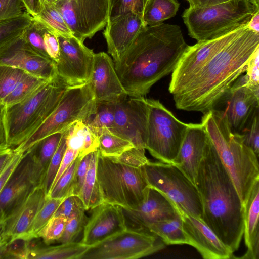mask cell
I'll return each instance as SVG.
<instances>
[{
    "mask_svg": "<svg viewBox=\"0 0 259 259\" xmlns=\"http://www.w3.org/2000/svg\"><path fill=\"white\" fill-rule=\"evenodd\" d=\"M189 45L180 27L162 23L142 28L120 59L114 62L128 96L144 97L174 70Z\"/></svg>",
    "mask_w": 259,
    "mask_h": 259,
    "instance_id": "6da1fadb",
    "label": "cell"
},
{
    "mask_svg": "<svg viewBox=\"0 0 259 259\" xmlns=\"http://www.w3.org/2000/svg\"><path fill=\"white\" fill-rule=\"evenodd\" d=\"M259 48V33L247 26L218 52L182 91L172 96L176 108L203 114L214 109Z\"/></svg>",
    "mask_w": 259,
    "mask_h": 259,
    "instance_id": "7a4b0ae2",
    "label": "cell"
},
{
    "mask_svg": "<svg viewBox=\"0 0 259 259\" xmlns=\"http://www.w3.org/2000/svg\"><path fill=\"white\" fill-rule=\"evenodd\" d=\"M195 185L202 205L201 219L234 253L243 234V204L211 140L197 169Z\"/></svg>",
    "mask_w": 259,
    "mask_h": 259,
    "instance_id": "3957f363",
    "label": "cell"
},
{
    "mask_svg": "<svg viewBox=\"0 0 259 259\" xmlns=\"http://www.w3.org/2000/svg\"><path fill=\"white\" fill-rule=\"evenodd\" d=\"M201 123L244 204L259 181L258 157L244 144L241 134L232 132L221 110L214 109L203 114Z\"/></svg>",
    "mask_w": 259,
    "mask_h": 259,
    "instance_id": "277c9868",
    "label": "cell"
},
{
    "mask_svg": "<svg viewBox=\"0 0 259 259\" xmlns=\"http://www.w3.org/2000/svg\"><path fill=\"white\" fill-rule=\"evenodd\" d=\"M68 86L57 76L26 99L5 107L4 121L8 146L16 147L31 136L57 106Z\"/></svg>",
    "mask_w": 259,
    "mask_h": 259,
    "instance_id": "5b68a950",
    "label": "cell"
},
{
    "mask_svg": "<svg viewBox=\"0 0 259 259\" xmlns=\"http://www.w3.org/2000/svg\"><path fill=\"white\" fill-rule=\"evenodd\" d=\"M258 1L229 0L206 7H189L182 18L190 37L212 39L245 27L259 11Z\"/></svg>",
    "mask_w": 259,
    "mask_h": 259,
    "instance_id": "8992f818",
    "label": "cell"
},
{
    "mask_svg": "<svg viewBox=\"0 0 259 259\" xmlns=\"http://www.w3.org/2000/svg\"><path fill=\"white\" fill-rule=\"evenodd\" d=\"M97 177L103 202L134 209L144 201L149 188L142 166L105 157L98 151Z\"/></svg>",
    "mask_w": 259,
    "mask_h": 259,
    "instance_id": "52a82bcc",
    "label": "cell"
},
{
    "mask_svg": "<svg viewBox=\"0 0 259 259\" xmlns=\"http://www.w3.org/2000/svg\"><path fill=\"white\" fill-rule=\"evenodd\" d=\"M96 101L89 82L68 87L56 108L26 140L13 149L24 154L38 141L51 134L63 132L75 122L84 121L93 112Z\"/></svg>",
    "mask_w": 259,
    "mask_h": 259,
    "instance_id": "ba28073f",
    "label": "cell"
},
{
    "mask_svg": "<svg viewBox=\"0 0 259 259\" xmlns=\"http://www.w3.org/2000/svg\"><path fill=\"white\" fill-rule=\"evenodd\" d=\"M147 100L148 115L145 148L159 161L173 164L189 123L177 119L159 100Z\"/></svg>",
    "mask_w": 259,
    "mask_h": 259,
    "instance_id": "9c48e42d",
    "label": "cell"
},
{
    "mask_svg": "<svg viewBox=\"0 0 259 259\" xmlns=\"http://www.w3.org/2000/svg\"><path fill=\"white\" fill-rule=\"evenodd\" d=\"M148 186L184 211L202 218V205L195 185L176 165L149 160L142 166Z\"/></svg>",
    "mask_w": 259,
    "mask_h": 259,
    "instance_id": "30bf717a",
    "label": "cell"
},
{
    "mask_svg": "<svg viewBox=\"0 0 259 259\" xmlns=\"http://www.w3.org/2000/svg\"><path fill=\"white\" fill-rule=\"evenodd\" d=\"M165 245L150 232L127 228L90 246L80 259H137L163 249Z\"/></svg>",
    "mask_w": 259,
    "mask_h": 259,
    "instance_id": "8fae6325",
    "label": "cell"
},
{
    "mask_svg": "<svg viewBox=\"0 0 259 259\" xmlns=\"http://www.w3.org/2000/svg\"><path fill=\"white\" fill-rule=\"evenodd\" d=\"M73 36L83 41L106 26L109 0H59L53 4Z\"/></svg>",
    "mask_w": 259,
    "mask_h": 259,
    "instance_id": "7c38bea8",
    "label": "cell"
},
{
    "mask_svg": "<svg viewBox=\"0 0 259 259\" xmlns=\"http://www.w3.org/2000/svg\"><path fill=\"white\" fill-rule=\"evenodd\" d=\"M246 27L188 46L172 72L169 91L172 96L186 87L202 67L223 48L241 34Z\"/></svg>",
    "mask_w": 259,
    "mask_h": 259,
    "instance_id": "4fadbf2b",
    "label": "cell"
},
{
    "mask_svg": "<svg viewBox=\"0 0 259 259\" xmlns=\"http://www.w3.org/2000/svg\"><path fill=\"white\" fill-rule=\"evenodd\" d=\"M59 57L56 62L58 77L68 87L89 82L94 60L93 50L74 36H58Z\"/></svg>",
    "mask_w": 259,
    "mask_h": 259,
    "instance_id": "5bb4252c",
    "label": "cell"
},
{
    "mask_svg": "<svg viewBox=\"0 0 259 259\" xmlns=\"http://www.w3.org/2000/svg\"><path fill=\"white\" fill-rule=\"evenodd\" d=\"M221 103H223L224 109L220 110L232 132L241 134L259 109V90L251 88L246 75H241L218 105Z\"/></svg>",
    "mask_w": 259,
    "mask_h": 259,
    "instance_id": "9a60e30c",
    "label": "cell"
},
{
    "mask_svg": "<svg viewBox=\"0 0 259 259\" xmlns=\"http://www.w3.org/2000/svg\"><path fill=\"white\" fill-rule=\"evenodd\" d=\"M148 115L146 98L127 96L115 102L111 132L130 141L135 147L145 148Z\"/></svg>",
    "mask_w": 259,
    "mask_h": 259,
    "instance_id": "2e32d148",
    "label": "cell"
},
{
    "mask_svg": "<svg viewBox=\"0 0 259 259\" xmlns=\"http://www.w3.org/2000/svg\"><path fill=\"white\" fill-rule=\"evenodd\" d=\"M172 204L181 218L188 244L194 247L203 258H234L233 253L201 218L191 214Z\"/></svg>",
    "mask_w": 259,
    "mask_h": 259,
    "instance_id": "e0dca14e",
    "label": "cell"
},
{
    "mask_svg": "<svg viewBox=\"0 0 259 259\" xmlns=\"http://www.w3.org/2000/svg\"><path fill=\"white\" fill-rule=\"evenodd\" d=\"M47 194L41 185L36 186L23 201L0 224L1 240H31L29 233L34 219L45 202Z\"/></svg>",
    "mask_w": 259,
    "mask_h": 259,
    "instance_id": "ac0fdd59",
    "label": "cell"
},
{
    "mask_svg": "<svg viewBox=\"0 0 259 259\" xmlns=\"http://www.w3.org/2000/svg\"><path fill=\"white\" fill-rule=\"evenodd\" d=\"M0 65L20 69L46 80L58 76L56 62L35 52L21 37L0 53Z\"/></svg>",
    "mask_w": 259,
    "mask_h": 259,
    "instance_id": "d6986e66",
    "label": "cell"
},
{
    "mask_svg": "<svg viewBox=\"0 0 259 259\" xmlns=\"http://www.w3.org/2000/svg\"><path fill=\"white\" fill-rule=\"evenodd\" d=\"M33 164V156L28 150L0 192V224L36 186L32 177Z\"/></svg>",
    "mask_w": 259,
    "mask_h": 259,
    "instance_id": "ffe728a7",
    "label": "cell"
},
{
    "mask_svg": "<svg viewBox=\"0 0 259 259\" xmlns=\"http://www.w3.org/2000/svg\"><path fill=\"white\" fill-rule=\"evenodd\" d=\"M122 211L127 228L142 231H148V227L156 221L174 218L178 214L171 201L150 187L139 207L134 209L122 208Z\"/></svg>",
    "mask_w": 259,
    "mask_h": 259,
    "instance_id": "44dd1931",
    "label": "cell"
},
{
    "mask_svg": "<svg viewBox=\"0 0 259 259\" xmlns=\"http://www.w3.org/2000/svg\"><path fill=\"white\" fill-rule=\"evenodd\" d=\"M92 210L83 229L82 243L91 246L127 229L120 206L103 202Z\"/></svg>",
    "mask_w": 259,
    "mask_h": 259,
    "instance_id": "7402d4cb",
    "label": "cell"
},
{
    "mask_svg": "<svg viewBox=\"0 0 259 259\" xmlns=\"http://www.w3.org/2000/svg\"><path fill=\"white\" fill-rule=\"evenodd\" d=\"M89 83L97 102H116L128 96L117 74L113 59L105 52L95 53Z\"/></svg>",
    "mask_w": 259,
    "mask_h": 259,
    "instance_id": "603a6c76",
    "label": "cell"
},
{
    "mask_svg": "<svg viewBox=\"0 0 259 259\" xmlns=\"http://www.w3.org/2000/svg\"><path fill=\"white\" fill-rule=\"evenodd\" d=\"M144 26L142 15L134 12L125 13L107 21L103 34L108 52L114 62L123 56Z\"/></svg>",
    "mask_w": 259,
    "mask_h": 259,
    "instance_id": "cb8c5ba5",
    "label": "cell"
},
{
    "mask_svg": "<svg viewBox=\"0 0 259 259\" xmlns=\"http://www.w3.org/2000/svg\"><path fill=\"white\" fill-rule=\"evenodd\" d=\"M210 142L208 133L200 123H189L178 154L173 164L195 185L197 169Z\"/></svg>",
    "mask_w": 259,
    "mask_h": 259,
    "instance_id": "d4e9b609",
    "label": "cell"
},
{
    "mask_svg": "<svg viewBox=\"0 0 259 259\" xmlns=\"http://www.w3.org/2000/svg\"><path fill=\"white\" fill-rule=\"evenodd\" d=\"M243 234L246 253L242 258H259V181L252 187L243 204Z\"/></svg>",
    "mask_w": 259,
    "mask_h": 259,
    "instance_id": "484cf974",
    "label": "cell"
},
{
    "mask_svg": "<svg viewBox=\"0 0 259 259\" xmlns=\"http://www.w3.org/2000/svg\"><path fill=\"white\" fill-rule=\"evenodd\" d=\"M63 132L49 135L29 150L33 156L32 177L36 186L42 185L49 163L58 147Z\"/></svg>",
    "mask_w": 259,
    "mask_h": 259,
    "instance_id": "4316f807",
    "label": "cell"
},
{
    "mask_svg": "<svg viewBox=\"0 0 259 259\" xmlns=\"http://www.w3.org/2000/svg\"><path fill=\"white\" fill-rule=\"evenodd\" d=\"M89 247L81 242L52 246L32 245L30 240L27 259H80Z\"/></svg>",
    "mask_w": 259,
    "mask_h": 259,
    "instance_id": "83f0119b",
    "label": "cell"
},
{
    "mask_svg": "<svg viewBox=\"0 0 259 259\" xmlns=\"http://www.w3.org/2000/svg\"><path fill=\"white\" fill-rule=\"evenodd\" d=\"M67 145L78 153L82 158L84 155L98 150V137L82 120L78 121L67 130Z\"/></svg>",
    "mask_w": 259,
    "mask_h": 259,
    "instance_id": "f1b7e54d",
    "label": "cell"
},
{
    "mask_svg": "<svg viewBox=\"0 0 259 259\" xmlns=\"http://www.w3.org/2000/svg\"><path fill=\"white\" fill-rule=\"evenodd\" d=\"M98 155V150L93 152L88 170L78 194L86 210L103 202L97 177Z\"/></svg>",
    "mask_w": 259,
    "mask_h": 259,
    "instance_id": "f546056e",
    "label": "cell"
},
{
    "mask_svg": "<svg viewBox=\"0 0 259 259\" xmlns=\"http://www.w3.org/2000/svg\"><path fill=\"white\" fill-rule=\"evenodd\" d=\"M147 230L160 238L165 245L188 244L179 214L174 218L152 223Z\"/></svg>",
    "mask_w": 259,
    "mask_h": 259,
    "instance_id": "4dcf8cb0",
    "label": "cell"
},
{
    "mask_svg": "<svg viewBox=\"0 0 259 259\" xmlns=\"http://www.w3.org/2000/svg\"><path fill=\"white\" fill-rule=\"evenodd\" d=\"M115 107L114 102H96L93 112L83 121L97 137L104 132L112 131Z\"/></svg>",
    "mask_w": 259,
    "mask_h": 259,
    "instance_id": "1f68e13d",
    "label": "cell"
},
{
    "mask_svg": "<svg viewBox=\"0 0 259 259\" xmlns=\"http://www.w3.org/2000/svg\"><path fill=\"white\" fill-rule=\"evenodd\" d=\"M180 6L177 0H148L143 16L145 26L159 25L174 17Z\"/></svg>",
    "mask_w": 259,
    "mask_h": 259,
    "instance_id": "d6a6232c",
    "label": "cell"
},
{
    "mask_svg": "<svg viewBox=\"0 0 259 259\" xmlns=\"http://www.w3.org/2000/svg\"><path fill=\"white\" fill-rule=\"evenodd\" d=\"M32 19L26 11L18 17L0 22V53L21 37Z\"/></svg>",
    "mask_w": 259,
    "mask_h": 259,
    "instance_id": "836d02e7",
    "label": "cell"
},
{
    "mask_svg": "<svg viewBox=\"0 0 259 259\" xmlns=\"http://www.w3.org/2000/svg\"><path fill=\"white\" fill-rule=\"evenodd\" d=\"M32 17L43 24L57 36H73L63 17L53 4L41 3L40 12Z\"/></svg>",
    "mask_w": 259,
    "mask_h": 259,
    "instance_id": "e575fe53",
    "label": "cell"
},
{
    "mask_svg": "<svg viewBox=\"0 0 259 259\" xmlns=\"http://www.w3.org/2000/svg\"><path fill=\"white\" fill-rule=\"evenodd\" d=\"M99 154L105 157H117L134 146L130 141L107 131L98 137Z\"/></svg>",
    "mask_w": 259,
    "mask_h": 259,
    "instance_id": "d590c367",
    "label": "cell"
},
{
    "mask_svg": "<svg viewBox=\"0 0 259 259\" xmlns=\"http://www.w3.org/2000/svg\"><path fill=\"white\" fill-rule=\"evenodd\" d=\"M48 81L27 74L5 99L3 105L9 106L26 99Z\"/></svg>",
    "mask_w": 259,
    "mask_h": 259,
    "instance_id": "8d00e7d4",
    "label": "cell"
},
{
    "mask_svg": "<svg viewBox=\"0 0 259 259\" xmlns=\"http://www.w3.org/2000/svg\"><path fill=\"white\" fill-rule=\"evenodd\" d=\"M81 158L78 156L73 161L52 187L47 195L48 197L63 199L70 195H73L75 173Z\"/></svg>",
    "mask_w": 259,
    "mask_h": 259,
    "instance_id": "74e56055",
    "label": "cell"
},
{
    "mask_svg": "<svg viewBox=\"0 0 259 259\" xmlns=\"http://www.w3.org/2000/svg\"><path fill=\"white\" fill-rule=\"evenodd\" d=\"M45 27L43 24L32 17L31 22L23 32L21 38L35 52L44 57L50 58L44 40Z\"/></svg>",
    "mask_w": 259,
    "mask_h": 259,
    "instance_id": "f35d334b",
    "label": "cell"
},
{
    "mask_svg": "<svg viewBox=\"0 0 259 259\" xmlns=\"http://www.w3.org/2000/svg\"><path fill=\"white\" fill-rule=\"evenodd\" d=\"M64 199L51 198L47 196L32 222L29 233L30 239L37 238L39 232L54 215Z\"/></svg>",
    "mask_w": 259,
    "mask_h": 259,
    "instance_id": "ab89813d",
    "label": "cell"
},
{
    "mask_svg": "<svg viewBox=\"0 0 259 259\" xmlns=\"http://www.w3.org/2000/svg\"><path fill=\"white\" fill-rule=\"evenodd\" d=\"M28 73L11 66L0 65V103L13 90L19 82Z\"/></svg>",
    "mask_w": 259,
    "mask_h": 259,
    "instance_id": "60d3db41",
    "label": "cell"
},
{
    "mask_svg": "<svg viewBox=\"0 0 259 259\" xmlns=\"http://www.w3.org/2000/svg\"><path fill=\"white\" fill-rule=\"evenodd\" d=\"M67 130L63 132L61 141L57 150L49 163L41 185L47 195L48 194L51 188L67 148L66 141Z\"/></svg>",
    "mask_w": 259,
    "mask_h": 259,
    "instance_id": "b9f144b4",
    "label": "cell"
},
{
    "mask_svg": "<svg viewBox=\"0 0 259 259\" xmlns=\"http://www.w3.org/2000/svg\"><path fill=\"white\" fill-rule=\"evenodd\" d=\"M147 1L148 0H109L108 21L130 12L136 13L143 16Z\"/></svg>",
    "mask_w": 259,
    "mask_h": 259,
    "instance_id": "7bdbcfd3",
    "label": "cell"
},
{
    "mask_svg": "<svg viewBox=\"0 0 259 259\" xmlns=\"http://www.w3.org/2000/svg\"><path fill=\"white\" fill-rule=\"evenodd\" d=\"M68 219L63 215H54L39 232L37 238L49 245L59 240L62 236Z\"/></svg>",
    "mask_w": 259,
    "mask_h": 259,
    "instance_id": "ee69618b",
    "label": "cell"
},
{
    "mask_svg": "<svg viewBox=\"0 0 259 259\" xmlns=\"http://www.w3.org/2000/svg\"><path fill=\"white\" fill-rule=\"evenodd\" d=\"M85 210H82L68 219L62 237L58 241L60 243L76 242V240L83 231L87 221Z\"/></svg>",
    "mask_w": 259,
    "mask_h": 259,
    "instance_id": "f6af8a7d",
    "label": "cell"
},
{
    "mask_svg": "<svg viewBox=\"0 0 259 259\" xmlns=\"http://www.w3.org/2000/svg\"><path fill=\"white\" fill-rule=\"evenodd\" d=\"M30 240L19 238L4 242L0 246V258L27 259Z\"/></svg>",
    "mask_w": 259,
    "mask_h": 259,
    "instance_id": "bcb514c9",
    "label": "cell"
},
{
    "mask_svg": "<svg viewBox=\"0 0 259 259\" xmlns=\"http://www.w3.org/2000/svg\"><path fill=\"white\" fill-rule=\"evenodd\" d=\"M244 144L258 157L259 154V109L241 133Z\"/></svg>",
    "mask_w": 259,
    "mask_h": 259,
    "instance_id": "7dc6e473",
    "label": "cell"
},
{
    "mask_svg": "<svg viewBox=\"0 0 259 259\" xmlns=\"http://www.w3.org/2000/svg\"><path fill=\"white\" fill-rule=\"evenodd\" d=\"M82 210L85 209L80 197L70 195L63 199L54 215H63L69 219Z\"/></svg>",
    "mask_w": 259,
    "mask_h": 259,
    "instance_id": "c3c4849f",
    "label": "cell"
},
{
    "mask_svg": "<svg viewBox=\"0 0 259 259\" xmlns=\"http://www.w3.org/2000/svg\"><path fill=\"white\" fill-rule=\"evenodd\" d=\"M24 8L22 0H0V22L20 16Z\"/></svg>",
    "mask_w": 259,
    "mask_h": 259,
    "instance_id": "681fc988",
    "label": "cell"
},
{
    "mask_svg": "<svg viewBox=\"0 0 259 259\" xmlns=\"http://www.w3.org/2000/svg\"><path fill=\"white\" fill-rule=\"evenodd\" d=\"M115 158L124 163L138 167H141L149 161L145 155V149L135 146Z\"/></svg>",
    "mask_w": 259,
    "mask_h": 259,
    "instance_id": "f907efd6",
    "label": "cell"
},
{
    "mask_svg": "<svg viewBox=\"0 0 259 259\" xmlns=\"http://www.w3.org/2000/svg\"><path fill=\"white\" fill-rule=\"evenodd\" d=\"M259 48L253 53L246 66L245 74L248 85L255 90H259Z\"/></svg>",
    "mask_w": 259,
    "mask_h": 259,
    "instance_id": "816d5d0a",
    "label": "cell"
},
{
    "mask_svg": "<svg viewBox=\"0 0 259 259\" xmlns=\"http://www.w3.org/2000/svg\"><path fill=\"white\" fill-rule=\"evenodd\" d=\"M44 40L49 56L56 62L59 59L60 52L58 36L45 26Z\"/></svg>",
    "mask_w": 259,
    "mask_h": 259,
    "instance_id": "f5cc1de1",
    "label": "cell"
},
{
    "mask_svg": "<svg viewBox=\"0 0 259 259\" xmlns=\"http://www.w3.org/2000/svg\"><path fill=\"white\" fill-rule=\"evenodd\" d=\"M93 152L82 157L77 166L75 176L73 195H78L88 170L92 159Z\"/></svg>",
    "mask_w": 259,
    "mask_h": 259,
    "instance_id": "db71d44e",
    "label": "cell"
},
{
    "mask_svg": "<svg viewBox=\"0 0 259 259\" xmlns=\"http://www.w3.org/2000/svg\"><path fill=\"white\" fill-rule=\"evenodd\" d=\"M23 154L14 152L13 155L8 161L5 168L0 175V192L21 161Z\"/></svg>",
    "mask_w": 259,
    "mask_h": 259,
    "instance_id": "11a10c76",
    "label": "cell"
},
{
    "mask_svg": "<svg viewBox=\"0 0 259 259\" xmlns=\"http://www.w3.org/2000/svg\"><path fill=\"white\" fill-rule=\"evenodd\" d=\"M78 153L77 152L70 149L67 148L66 150L64 155L63 159L62 160L60 166L54 181L52 187L57 182L62 174L68 168L69 165L71 164L73 161L78 156ZM51 187V188H52Z\"/></svg>",
    "mask_w": 259,
    "mask_h": 259,
    "instance_id": "9f6ffc18",
    "label": "cell"
},
{
    "mask_svg": "<svg viewBox=\"0 0 259 259\" xmlns=\"http://www.w3.org/2000/svg\"><path fill=\"white\" fill-rule=\"evenodd\" d=\"M4 110L5 106L0 103V150L9 147L5 125Z\"/></svg>",
    "mask_w": 259,
    "mask_h": 259,
    "instance_id": "6f0895ef",
    "label": "cell"
},
{
    "mask_svg": "<svg viewBox=\"0 0 259 259\" xmlns=\"http://www.w3.org/2000/svg\"><path fill=\"white\" fill-rule=\"evenodd\" d=\"M26 12L32 17L37 15L41 10L40 0H22Z\"/></svg>",
    "mask_w": 259,
    "mask_h": 259,
    "instance_id": "680465c9",
    "label": "cell"
},
{
    "mask_svg": "<svg viewBox=\"0 0 259 259\" xmlns=\"http://www.w3.org/2000/svg\"><path fill=\"white\" fill-rule=\"evenodd\" d=\"M229 0H189V6L192 7H206L226 2Z\"/></svg>",
    "mask_w": 259,
    "mask_h": 259,
    "instance_id": "91938a15",
    "label": "cell"
},
{
    "mask_svg": "<svg viewBox=\"0 0 259 259\" xmlns=\"http://www.w3.org/2000/svg\"><path fill=\"white\" fill-rule=\"evenodd\" d=\"M13 153V149L10 147L0 150V175Z\"/></svg>",
    "mask_w": 259,
    "mask_h": 259,
    "instance_id": "94428289",
    "label": "cell"
},
{
    "mask_svg": "<svg viewBox=\"0 0 259 259\" xmlns=\"http://www.w3.org/2000/svg\"><path fill=\"white\" fill-rule=\"evenodd\" d=\"M249 29L259 33V11L256 12L247 25Z\"/></svg>",
    "mask_w": 259,
    "mask_h": 259,
    "instance_id": "6125c7cd",
    "label": "cell"
},
{
    "mask_svg": "<svg viewBox=\"0 0 259 259\" xmlns=\"http://www.w3.org/2000/svg\"><path fill=\"white\" fill-rule=\"evenodd\" d=\"M59 0H40L41 4L45 3L47 4H53Z\"/></svg>",
    "mask_w": 259,
    "mask_h": 259,
    "instance_id": "be15d7a7",
    "label": "cell"
},
{
    "mask_svg": "<svg viewBox=\"0 0 259 259\" xmlns=\"http://www.w3.org/2000/svg\"><path fill=\"white\" fill-rule=\"evenodd\" d=\"M255 1H258V2H259V0H255Z\"/></svg>",
    "mask_w": 259,
    "mask_h": 259,
    "instance_id": "e7e4bbea",
    "label": "cell"
},
{
    "mask_svg": "<svg viewBox=\"0 0 259 259\" xmlns=\"http://www.w3.org/2000/svg\"><path fill=\"white\" fill-rule=\"evenodd\" d=\"M188 2L189 1V0H187Z\"/></svg>",
    "mask_w": 259,
    "mask_h": 259,
    "instance_id": "03108f58",
    "label": "cell"
},
{
    "mask_svg": "<svg viewBox=\"0 0 259 259\" xmlns=\"http://www.w3.org/2000/svg\"><path fill=\"white\" fill-rule=\"evenodd\" d=\"M0 239H1V237H0Z\"/></svg>",
    "mask_w": 259,
    "mask_h": 259,
    "instance_id": "003e7915",
    "label": "cell"
}]
</instances>
